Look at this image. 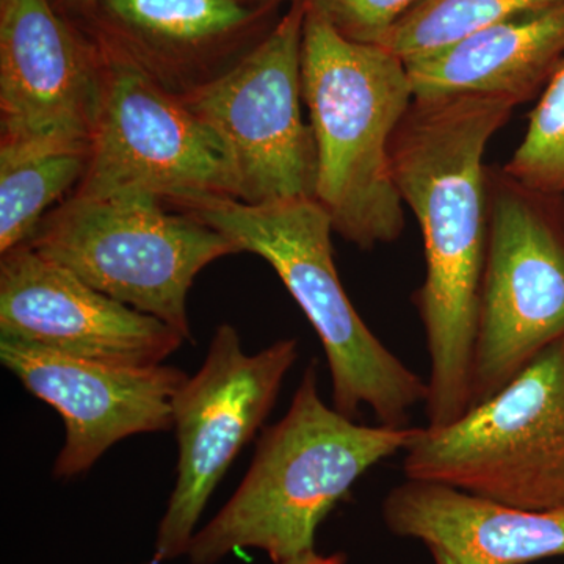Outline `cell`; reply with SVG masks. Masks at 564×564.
I'll return each mask as SVG.
<instances>
[{
	"instance_id": "4",
	"label": "cell",
	"mask_w": 564,
	"mask_h": 564,
	"mask_svg": "<svg viewBox=\"0 0 564 564\" xmlns=\"http://www.w3.org/2000/svg\"><path fill=\"white\" fill-rule=\"evenodd\" d=\"M176 207L272 265L321 339L339 413L355 421L369 408L380 425L408 426L411 410L429 400V381L388 350L352 307L334 262L333 221L321 204L206 198Z\"/></svg>"
},
{
	"instance_id": "13",
	"label": "cell",
	"mask_w": 564,
	"mask_h": 564,
	"mask_svg": "<svg viewBox=\"0 0 564 564\" xmlns=\"http://www.w3.org/2000/svg\"><path fill=\"white\" fill-rule=\"evenodd\" d=\"M102 95V47L52 0H0L2 139L90 143Z\"/></svg>"
},
{
	"instance_id": "7",
	"label": "cell",
	"mask_w": 564,
	"mask_h": 564,
	"mask_svg": "<svg viewBox=\"0 0 564 564\" xmlns=\"http://www.w3.org/2000/svg\"><path fill=\"white\" fill-rule=\"evenodd\" d=\"M104 51L101 111L82 196L148 193L180 204L240 199L236 163L220 133L117 44Z\"/></svg>"
},
{
	"instance_id": "2",
	"label": "cell",
	"mask_w": 564,
	"mask_h": 564,
	"mask_svg": "<svg viewBox=\"0 0 564 564\" xmlns=\"http://www.w3.org/2000/svg\"><path fill=\"white\" fill-rule=\"evenodd\" d=\"M421 429L359 425L328 406L317 367L304 370L291 408L263 430L242 484L193 536L191 564L258 549L273 564L315 552V532L367 470L406 451Z\"/></svg>"
},
{
	"instance_id": "6",
	"label": "cell",
	"mask_w": 564,
	"mask_h": 564,
	"mask_svg": "<svg viewBox=\"0 0 564 564\" xmlns=\"http://www.w3.org/2000/svg\"><path fill=\"white\" fill-rule=\"evenodd\" d=\"M404 452L408 480L522 510H562L564 337L491 399L448 425L423 426Z\"/></svg>"
},
{
	"instance_id": "9",
	"label": "cell",
	"mask_w": 564,
	"mask_h": 564,
	"mask_svg": "<svg viewBox=\"0 0 564 564\" xmlns=\"http://www.w3.org/2000/svg\"><path fill=\"white\" fill-rule=\"evenodd\" d=\"M299 355L293 337L248 355L232 325L217 326L203 366L173 399L176 485L159 522L152 564L187 555L212 494L272 413Z\"/></svg>"
},
{
	"instance_id": "22",
	"label": "cell",
	"mask_w": 564,
	"mask_h": 564,
	"mask_svg": "<svg viewBox=\"0 0 564 564\" xmlns=\"http://www.w3.org/2000/svg\"><path fill=\"white\" fill-rule=\"evenodd\" d=\"M61 2L70 10L87 11L95 9L99 0H61Z\"/></svg>"
},
{
	"instance_id": "10",
	"label": "cell",
	"mask_w": 564,
	"mask_h": 564,
	"mask_svg": "<svg viewBox=\"0 0 564 564\" xmlns=\"http://www.w3.org/2000/svg\"><path fill=\"white\" fill-rule=\"evenodd\" d=\"M534 195L503 173L489 181L470 406L502 391L564 337V240Z\"/></svg>"
},
{
	"instance_id": "17",
	"label": "cell",
	"mask_w": 564,
	"mask_h": 564,
	"mask_svg": "<svg viewBox=\"0 0 564 564\" xmlns=\"http://www.w3.org/2000/svg\"><path fill=\"white\" fill-rule=\"evenodd\" d=\"M90 143L0 141V254L28 243L52 204L79 187Z\"/></svg>"
},
{
	"instance_id": "8",
	"label": "cell",
	"mask_w": 564,
	"mask_h": 564,
	"mask_svg": "<svg viewBox=\"0 0 564 564\" xmlns=\"http://www.w3.org/2000/svg\"><path fill=\"white\" fill-rule=\"evenodd\" d=\"M304 0L273 31L212 79L180 93L215 129L236 163L240 202L314 198L317 150L303 120Z\"/></svg>"
},
{
	"instance_id": "18",
	"label": "cell",
	"mask_w": 564,
	"mask_h": 564,
	"mask_svg": "<svg viewBox=\"0 0 564 564\" xmlns=\"http://www.w3.org/2000/svg\"><path fill=\"white\" fill-rule=\"evenodd\" d=\"M558 3L564 0H419L381 46L410 62L496 22Z\"/></svg>"
},
{
	"instance_id": "19",
	"label": "cell",
	"mask_w": 564,
	"mask_h": 564,
	"mask_svg": "<svg viewBox=\"0 0 564 564\" xmlns=\"http://www.w3.org/2000/svg\"><path fill=\"white\" fill-rule=\"evenodd\" d=\"M503 174L538 195L564 193V55Z\"/></svg>"
},
{
	"instance_id": "3",
	"label": "cell",
	"mask_w": 564,
	"mask_h": 564,
	"mask_svg": "<svg viewBox=\"0 0 564 564\" xmlns=\"http://www.w3.org/2000/svg\"><path fill=\"white\" fill-rule=\"evenodd\" d=\"M302 80L317 150L315 202L356 247L393 242L404 204L391 144L414 102L406 63L381 44L345 39L306 9Z\"/></svg>"
},
{
	"instance_id": "16",
	"label": "cell",
	"mask_w": 564,
	"mask_h": 564,
	"mask_svg": "<svg viewBox=\"0 0 564 564\" xmlns=\"http://www.w3.org/2000/svg\"><path fill=\"white\" fill-rule=\"evenodd\" d=\"M96 7L141 46L129 55L176 93L193 87L191 68L199 54L254 18L245 0H99Z\"/></svg>"
},
{
	"instance_id": "15",
	"label": "cell",
	"mask_w": 564,
	"mask_h": 564,
	"mask_svg": "<svg viewBox=\"0 0 564 564\" xmlns=\"http://www.w3.org/2000/svg\"><path fill=\"white\" fill-rule=\"evenodd\" d=\"M564 55V3L508 18L406 63L414 99L492 96L518 106Z\"/></svg>"
},
{
	"instance_id": "14",
	"label": "cell",
	"mask_w": 564,
	"mask_h": 564,
	"mask_svg": "<svg viewBox=\"0 0 564 564\" xmlns=\"http://www.w3.org/2000/svg\"><path fill=\"white\" fill-rule=\"evenodd\" d=\"M386 525L429 547L434 564H527L564 555V508L522 510L408 480L383 503Z\"/></svg>"
},
{
	"instance_id": "12",
	"label": "cell",
	"mask_w": 564,
	"mask_h": 564,
	"mask_svg": "<svg viewBox=\"0 0 564 564\" xmlns=\"http://www.w3.org/2000/svg\"><path fill=\"white\" fill-rule=\"evenodd\" d=\"M0 337L132 367L159 366L185 343L165 322L104 295L28 243L2 254Z\"/></svg>"
},
{
	"instance_id": "5",
	"label": "cell",
	"mask_w": 564,
	"mask_h": 564,
	"mask_svg": "<svg viewBox=\"0 0 564 564\" xmlns=\"http://www.w3.org/2000/svg\"><path fill=\"white\" fill-rule=\"evenodd\" d=\"M162 203L148 193H73L43 218L28 245L193 343L187 314L193 281L212 262L242 250L196 215L173 214Z\"/></svg>"
},
{
	"instance_id": "11",
	"label": "cell",
	"mask_w": 564,
	"mask_h": 564,
	"mask_svg": "<svg viewBox=\"0 0 564 564\" xmlns=\"http://www.w3.org/2000/svg\"><path fill=\"white\" fill-rule=\"evenodd\" d=\"M0 359L21 384L65 422L55 458L58 480L84 475L129 436L173 429V399L188 375L172 366H117L0 337Z\"/></svg>"
},
{
	"instance_id": "20",
	"label": "cell",
	"mask_w": 564,
	"mask_h": 564,
	"mask_svg": "<svg viewBox=\"0 0 564 564\" xmlns=\"http://www.w3.org/2000/svg\"><path fill=\"white\" fill-rule=\"evenodd\" d=\"M419 0H304L306 9L328 22L345 39L383 44Z\"/></svg>"
},
{
	"instance_id": "1",
	"label": "cell",
	"mask_w": 564,
	"mask_h": 564,
	"mask_svg": "<svg viewBox=\"0 0 564 564\" xmlns=\"http://www.w3.org/2000/svg\"><path fill=\"white\" fill-rule=\"evenodd\" d=\"M514 107L492 96L414 99L392 139L393 180L425 248V281L415 303L430 355L426 426L448 425L473 404L489 237L485 154Z\"/></svg>"
},
{
	"instance_id": "21",
	"label": "cell",
	"mask_w": 564,
	"mask_h": 564,
	"mask_svg": "<svg viewBox=\"0 0 564 564\" xmlns=\"http://www.w3.org/2000/svg\"><path fill=\"white\" fill-rule=\"evenodd\" d=\"M345 560L343 555H318L317 552L313 554L302 556V558L295 560V562L289 564H344Z\"/></svg>"
}]
</instances>
